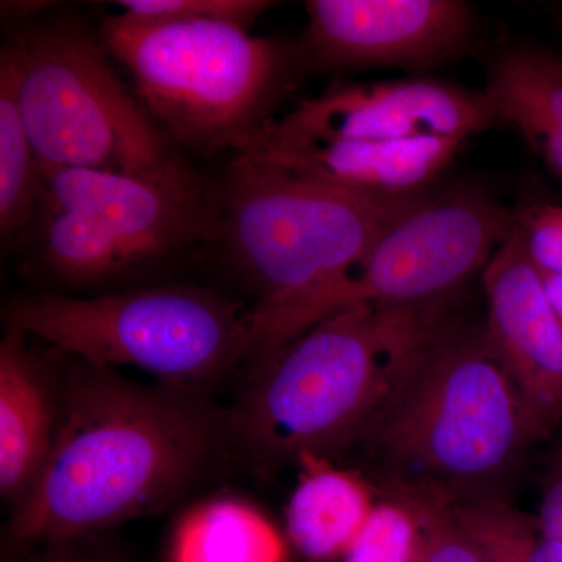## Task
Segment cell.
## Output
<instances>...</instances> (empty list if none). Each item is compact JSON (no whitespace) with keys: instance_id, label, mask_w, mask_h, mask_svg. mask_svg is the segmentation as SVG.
I'll return each mask as SVG.
<instances>
[{"instance_id":"cell-1","label":"cell","mask_w":562,"mask_h":562,"mask_svg":"<svg viewBox=\"0 0 562 562\" xmlns=\"http://www.w3.org/2000/svg\"><path fill=\"white\" fill-rule=\"evenodd\" d=\"M232 452L231 409L205 391L133 382L61 351L57 435L38 482L11 514L7 543L79 541L165 512Z\"/></svg>"},{"instance_id":"cell-2","label":"cell","mask_w":562,"mask_h":562,"mask_svg":"<svg viewBox=\"0 0 562 562\" xmlns=\"http://www.w3.org/2000/svg\"><path fill=\"white\" fill-rule=\"evenodd\" d=\"M538 442L486 325L454 316L408 362L347 453L376 497L417 508L512 505Z\"/></svg>"},{"instance_id":"cell-3","label":"cell","mask_w":562,"mask_h":562,"mask_svg":"<svg viewBox=\"0 0 562 562\" xmlns=\"http://www.w3.org/2000/svg\"><path fill=\"white\" fill-rule=\"evenodd\" d=\"M454 303L349 306L258 358L231 409L236 450L265 469L342 457L403 369L457 316Z\"/></svg>"},{"instance_id":"cell-4","label":"cell","mask_w":562,"mask_h":562,"mask_svg":"<svg viewBox=\"0 0 562 562\" xmlns=\"http://www.w3.org/2000/svg\"><path fill=\"white\" fill-rule=\"evenodd\" d=\"M41 169H90L165 184L206 183L117 76L99 35L74 18L22 25L5 41Z\"/></svg>"},{"instance_id":"cell-5","label":"cell","mask_w":562,"mask_h":562,"mask_svg":"<svg viewBox=\"0 0 562 562\" xmlns=\"http://www.w3.org/2000/svg\"><path fill=\"white\" fill-rule=\"evenodd\" d=\"M99 35L162 131L202 157L246 150L303 70L297 47L231 22L144 24L120 13Z\"/></svg>"},{"instance_id":"cell-6","label":"cell","mask_w":562,"mask_h":562,"mask_svg":"<svg viewBox=\"0 0 562 562\" xmlns=\"http://www.w3.org/2000/svg\"><path fill=\"white\" fill-rule=\"evenodd\" d=\"M425 195L373 201L235 155L213 183V247L254 292L255 324L341 279Z\"/></svg>"},{"instance_id":"cell-7","label":"cell","mask_w":562,"mask_h":562,"mask_svg":"<svg viewBox=\"0 0 562 562\" xmlns=\"http://www.w3.org/2000/svg\"><path fill=\"white\" fill-rule=\"evenodd\" d=\"M5 327L91 364L133 366L160 383L206 392L246 358L249 308L192 284L94 297L43 292L13 299Z\"/></svg>"},{"instance_id":"cell-8","label":"cell","mask_w":562,"mask_h":562,"mask_svg":"<svg viewBox=\"0 0 562 562\" xmlns=\"http://www.w3.org/2000/svg\"><path fill=\"white\" fill-rule=\"evenodd\" d=\"M216 233L213 183L165 184L90 169H41L29 233L41 271L91 288L160 268Z\"/></svg>"},{"instance_id":"cell-9","label":"cell","mask_w":562,"mask_h":562,"mask_svg":"<svg viewBox=\"0 0 562 562\" xmlns=\"http://www.w3.org/2000/svg\"><path fill=\"white\" fill-rule=\"evenodd\" d=\"M514 231V209L475 187L422 198L341 279L276 316L249 325L246 358L279 349L330 314L355 305L457 301Z\"/></svg>"},{"instance_id":"cell-10","label":"cell","mask_w":562,"mask_h":562,"mask_svg":"<svg viewBox=\"0 0 562 562\" xmlns=\"http://www.w3.org/2000/svg\"><path fill=\"white\" fill-rule=\"evenodd\" d=\"M305 10L303 72L431 68L458 57L475 29L461 0H310Z\"/></svg>"},{"instance_id":"cell-11","label":"cell","mask_w":562,"mask_h":562,"mask_svg":"<svg viewBox=\"0 0 562 562\" xmlns=\"http://www.w3.org/2000/svg\"><path fill=\"white\" fill-rule=\"evenodd\" d=\"M277 122L316 138L376 143L465 140L498 125L484 91L428 77L333 85L316 98L299 99Z\"/></svg>"},{"instance_id":"cell-12","label":"cell","mask_w":562,"mask_h":562,"mask_svg":"<svg viewBox=\"0 0 562 562\" xmlns=\"http://www.w3.org/2000/svg\"><path fill=\"white\" fill-rule=\"evenodd\" d=\"M487 336L512 376L536 439L562 425V328L517 233L483 269Z\"/></svg>"},{"instance_id":"cell-13","label":"cell","mask_w":562,"mask_h":562,"mask_svg":"<svg viewBox=\"0 0 562 562\" xmlns=\"http://www.w3.org/2000/svg\"><path fill=\"white\" fill-rule=\"evenodd\" d=\"M462 143L454 138L395 143L316 138L286 131L273 120L236 155L358 198L403 201L431 192Z\"/></svg>"},{"instance_id":"cell-14","label":"cell","mask_w":562,"mask_h":562,"mask_svg":"<svg viewBox=\"0 0 562 562\" xmlns=\"http://www.w3.org/2000/svg\"><path fill=\"white\" fill-rule=\"evenodd\" d=\"M27 338L5 327L0 342V494L13 508L38 482L58 427L61 351L38 353Z\"/></svg>"},{"instance_id":"cell-15","label":"cell","mask_w":562,"mask_h":562,"mask_svg":"<svg viewBox=\"0 0 562 562\" xmlns=\"http://www.w3.org/2000/svg\"><path fill=\"white\" fill-rule=\"evenodd\" d=\"M286 508L292 546L308 562L341 561L375 506L376 492L355 469L327 458L303 457Z\"/></svg>"},{"instance_id":"cell-16","label":"cell","mask_w":562,"mask_h":562,"mask_svg":"<svg viewBox=\"0 0 562 562\" xmlns=\"http://www.w3.org/2000/svg\"><path fill=\"white\" fill-rule=\"evenodd\" d=\"M484 94L498 124L516 128L562 181V57L541 47H513L492 65Z\"/></svg>"},{"instance_id":"cell-17","label":"cell","mask_w":562,"mask_h":562,"mask_svg":"<svg viewBox=\"0 0 562 562\" xmlns=\"http://www.w3.org/2000/svg\"><path fill=\"white\" fill-rule=\"evenodd\" d=\"M286 543L268 517L235 498L198 503L173 528L169 562H286Z\"/></svg>"},{"instance_id":"cell-18","label":"cell","mask_w":562,"mask_h":562,"mask_svg":"<svg viewBox=\"0 0 562 562\" xmlns=\"http://www.w3.org/2000/svg\"><path fill=\"white\" fill-rule=\"evenodd\" d=\"M41 168L25 128L13 72L0 58V233L25 239L40 209Z\"/></svg>"},{"instance_id":"cell-19","label":"cell","mask_w":562,"mask_h":562,"mask_svg":"<svg viewBox=\"0 0 562 562\" xmlns=\"http://www.w3.org/2000/svg\"><path fill=\"white\" fill-rule=\"evenodd\" d=\"M490 562H562V547L547 541L538 522L513 505L452 509Z\"/></svg>"},{"instance_id":"cell-20","label":"cell","mask_w":562,"mask_h":562,"mask_svg":"<svg viewBox=\"0 0 562 562\" xmlns=\"http://www.w3.org/2000/svg\"><path fill=\"white\" fill-rule=\"evenodd\" d=\"M422 547L419 512L408 503L380 497L339 562H419Z\"/></svg>"},{"instance_id":"cell-21","label":"cell","mask_w":562,"mask_h":562,"mask_svg":"<svg viewBox=\"0 0 562 562\" xmlns=\"http://www.w3.org/2000/svg\"><path fill=\"white\" fill-rule=\"evenodd\" d=\"M122 16L144 24L154 22L222 21L250 31L262 14L279 2L268 0H121Z\"/></svg>"},{"instance_id":"cell-22","label":"cell","mask_w":562,"mask_h":562,"mask_svg":"<svg viewBox=\"0 0 562 562\" xmlns=\"http://www.w3.org/2000/svg\"><path fill=\"white\" fill-rule=\"evenodd\" d=\"M514 232L542 276L562 279V203L532 202L517 206Z\"/></svg>"},{"instance_id":"cell-23","label":"cell","mask_w":562,"mask_h":562,"mask_svg":"<svg viewBox=\"0 0 562 562\" xmlns=\"http://www.w3.org/2000/svg\"><path fill=\"white\" fill-rule=\"evenodd\" d=\"M413 508L424 525L419 562H490L452 509Z\"/></svg>"},{"instance_id":"cell-24","label":"cell","mask_w":562,"mask_h":562,"mask_svg":"<svg viewBox=\"0 0 562 562\" xmlns=\"http://www.w3.org/2000/svg\"><path fill=\"white\" fill-rule=\"evenodd\" d=\"M536 522L547 541L562 547V447L543 476L541 506Z\"/></svg>"},{"instance_id":"cell-25","label":"cell","mask_w":562,"mask_h":562,"mask_svg":"<svg viewBox=\"0 0 562 562\" xmlns=\"http://www.w3.org/2000/svg\"><path fill=\"white\" fill-rule=\"evenodd\" d=\"M79 541L54 543L22 562H122L120 554L106 549L80 546Z\"/></svg>"},{"instance_id":"cell-26","label":"cell","mask_w":562,"mask_h":562,"mask_svg":"<svg viewBox=\"0 0 562 562\" xmlns=\"http://www.w3.org/2000/svg\"><path fill=\"white\" fill-rule=\"evenodd\" d=\"M54 2L46 0H14V2H2V18L11 22H24V25L38 21L47 10L54 7Z\"/></svg>"},{"instance_id":"cell-27","label":"cell","mask_w":562,"mask_h":562,"mask_svg":"<svg viewBox=\"0 0 562 562\" xmlns=\"http://www.w3.org/2000/svg\"><path fill=\"white\" fill-rule=\"evenodd\" d=\"M542 279L543 284H546L547 295H549V301L552 303L554 313H557L558 321H560L562 328V279L550 276H542Z\"/></svg>"}]
</instances>
